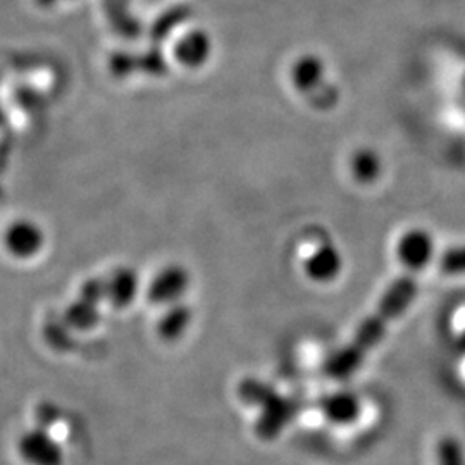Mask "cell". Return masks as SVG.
Segmentation results:
<instances>
[{
	"label": "cell",
	"instance_id": "7",
	"mask_svg": "<svg viewBox=\"0 0 465 465\" xmlns=\"http://www.w3.org/2000/svg\"><path fill=\"white\" fill-rule=\"evenodd\" d=\"M17 455L26 465H63L64 453L61 445L45 428L36 426L23 432L17 440Z\"/></svg>",
	"mask_w": 465,
	"mask_h": 465
},
{
	"label": "cell",
	"instance_id": "18",
	"mask_svg": "<svg viewBox=\"0 0 465 465\" xmlns=\"http://www.w3.org/2000/svg\"><path fill=\"white\" fill-rule=\"evenodd\" d=\"M80 299L86 300L90 303L100 305L102 302H105V284L104 280L100 278H92L86 280L80 288Z\"/></svg>",
	"mask_w": 465,
	"mask_h": 465
},
{
	"label": "cell",
	"instance_id": "4",
	"mask_svg": "<svg viewBox=\"0 0 465 465\" xmlns=\"http://www.w3.org/2000/svg\"><path fill=\"white\" fill-rule=\"evenodd\" d=\"M190 286L192 274L183 264H166L150 278L145 295L152 305L164 309L183 302Z\"/></svg>",
	"mask_w": 465,
	"mask_h": 465
},
{
	"label": "cell",
	"instance_id": "16",
	"mask_svg": "<svg viewBox=\"0 0 465 465\" xmlns=\"http://www.w3.org/2000/svg\"><path fill=\"white\" fill-rule=\"evenodd\" d=\"M440 272L449 278L465 276V243H453L449 249L438 253Z\"/></svg>",
	"mask_w": 465,
	"mask_h": 465
},
{
	"label": "cell",
	"instance_id": "10",
	"mask_svg": "<svg viewBox=\"0 0 465 465\" xmlns=\"http://www.w3.org/2000/svg\"><path fill=\"white\" fill-rule=\"evenodd\" d=\"M350 178L359 186H374L384 174V159L374 147H357L351 150L347 161Z\"/></svg>",
	"mask_w": 465,
	"mask_h": 465
},
{
	"label": "cell",
	"instance_id": "8",
	"mask_svg": "<svg viewBox=\"0 0 465 465\" xmlns=\"http://www.w3.org/2000/svg\"><path fill=\"white\" fill-rule=\"evenodd\" d=\"M288 80L299 95L314 97L328 82L326 61L314 52L300 54L288 69Z\"/></svg>",
	"mask_w": 465,
	"mask_h": 465
},
{
	"label": "cell",
	"instance_id": "1",
	"mask_svg": "<svg viewBox=\"0 0 465 465\" xmlns=\"http://www.w3.org/2000/svg\"><path fill=\"white\" fill-rule=\"evenodd\" d=\"M419 295V276L403 272L386 286L372 312L357 326L349 343L336 350L324 364L331 380H349L364 364L367 355L381 345L393 322L403 316Z\"/></svg>",
	"mask_w": 465,
	"mask_h": 465
},
{
	"label": "cell",
	"instance_id": "2",
	"mask_svg": "<svg viewBox=\"0 0 465 465\" xmlns=\"http://www.w3.org/2000/svg\"><path fill=\"white\" fill-rule=\"evenodd\" d=\"M393 250L403 272L416 276L431 267L440 253L434 234L422 226H412L400 232Z\"/></svg>",
	"mask_w": 465,
	"mask_h": 465
},
{
	"label": "cell",
	"instance_id": "5",
	"mask_svg": "<svg viewBox=\"0 0 465 465\" xmlns=\"http://www.w3.org/2000/svg\"><path fill=\"white\" fill-rule=\"evenodd\" d=\"M343 252L332 242L317 243L302 261V271L305 278L316 284H331L343 274Z\"/></svg>",
	"mask_w": 465,
	"mask_h": 465
},
{
	"label": "cell",
	"instance_id": "14",
	"mask_svg": "<svg viewBox=\"0 0 465 465\" xmlns=\"http://www.w3.org/2000/svg\"><path fill=\"white\" fill-rule=\"evenodd\" d=\"M63 321L71 331L86 332L97 328L100 322L99 305L86 300H74L67 305Z\"/></svg>",
	"mask_w": 465,
	"mask_h": 465
},
{
	"label": "cell",
	"instance_id": "17",
	"mask_svg": "<svg viewBox=\"0 0 465 465\" xmlns=\"http://www.w3.org/2000/svg\"><path fill=\"white\" fill-rule=\"evenodd\" d=\"M276 391L266 384V382L257 381V380H247L240 384V397L243 401L252 403V405H262L267 400L271 399Z\"/></svg>",
	"mask_w": 465,
	"mask_h": 465
},
{
	"label": "cell",
	"instance_id": "21",
	"mask_svg": "<svg viewBox=\"0 0 465 465\" xmlns=\"http://www.w3.org/2000/svg\"><path fill=\"white\" fill-rule=\"evenodd\" d=\"M4 119H5V113H4V109H2V104H0V126L4 124Z\"/></svg>",
	"mask_w": 465,
	"mask_h": 465
},
{
	"label": "cell",
	"instance_id": "11",
	"mask_svg": "<svg viewBox=\"0 0 465 465\" xmlns=\"http://www.w3.org/2000/svg\"><path fill=\"white\" fill-rule=\"evenodd\" d=\"M322 417L334 426H350L362 416V401L351 391H334L319 401Z\"/></svg>",
	"mask_w": 465,
	"mask_h": 465
},
{
	"label": "cell",
	"instance_id": "6",
	"mask_svg": "<svg viewBox=\"0 0 465 465\" xmlns=\"http://www.w3.org/2000/svg\"><path fill=\"white\" fill-rule=\"evenodd\" d=\"M214 50H216V42L213 35L209 34L205 28L195 26L184 32L176 40L173 47V55H174V61L183 69L199 71L213 61Z\"/></svg>",
	"mask_w": 465,
	"mask_h": 465
},
{
	"label": "cell",
	"instance_id": "3",
	"mask_svg": "<svg viewBox=\"0 0 465 465\" xmlns=\"http://www.w3.org/2000/svg\"><path fill=\"white\" fill-rule=\"evenodd\" d=\"M47 245V232L32 217H17L2 232V247L16 261H32Z\"/></svg>",
	"mask_w": 465,
	"mask_h": 465
},
{
	"label": "cell",
	"instance_id": "20",
	"mask_svg": "<svg viewBox=\"0 0 465 465\" xmlns=\"http://www.w3.org/2000/svg\"><path fill=\"white\" fill-rule=\"evenodd\" d=\"M61 416L59 409L54 403H44L40 405V409L36 411V420L40 422V428H49Z\"/></svg>",
	"mask_w": 465,
	"mask_h": 465
},
{
	"label": "cell",
	"instance_id": "9",
	"mask_svg": "<svg viewBox=\"0 0 465 465\" xmlns=\"http://www.w3.org/2000/svg\"><path fill=\"white\" fill-rule=\"evenodd\" d=\"M105 302L117 311L134 305L142 292V278L138 271L130 266L113 269L105 278Z\"/></svg>",
	"mask_w": 465,
	"mask_h": 465
},
{
	"label": "cell",
	"instance_id": "12",
	"mask_svg": "<svg viewBox=\"0 0 465 465\" xmlns=\"http://www.w3.org/2000/svg\"><path fill=\"white\" fill-rule=\"evenodd\" d=\"M261 407L262 414L257 419V434H261L264 440H274V436H278L297 414V405L278 393H274Z\"/></svg>",
	"mask_w": 465,
	"mask_h": 465
},
{
	"label": "cell",
	"instance_id": "19",
	"mask_svg": "<svg viewBox=\"0 0 465 465\" xmlns=\"http://www.w3.org/2000/svg\"><path fill=\"white\" fill-rule=\"evenodd\" d=\"M45 338H47V341H49L50 345L55 350L71 349V341H73L71 330L64 324V321H63V324H59V326L47 328Z\"/></svg>",
	"mask_w": 465,
	"mask_h": 465
},
{
	"label": "cell",
	"instance_id": "15",
	"mask_svg": "<svg viewBox=\"0 0 465 465\" xmlns=\"http://www.w3.org/2000/svg\"><path fill=\"white\" fill-rule=\"evenodd\" d=\"M434 455L438 465H465L464 445L453 434H443L436 441Z\"/></svg>",
	"mask_w": 465,
	"mask_h": 465
},
{
	"label": "cell",
	"instance_id": "13",
	"mask_svg": "<svg viewBox=\"0 0 465 465\" xmlns=\"http://www.w3.org/2000/svg\"><path fill=\"white\" fill-rule=\"evenodd\" d=\"M192 322H193V309L184 302H178L164 307V312L157 319L155 330L164 341H176L188 331Z\"/></svg>",
	"mask_w": 465,
	"mask_h": 465
}]
</instances>
